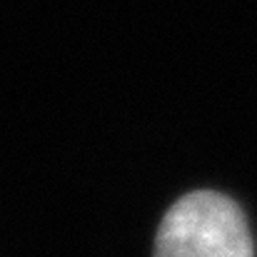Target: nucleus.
<instances>
[{
    "label": "nucleus",
    "mask_w": 257,
    "mask_h": 257,
    "mask_svg": "<svg viewBox=\"0 0 257 257\" xmlns=\"http://www.w3.org/2000/svg\"><path fill=\"white\" fill-rule=\"evenodd\" d=\"M155 257H255L247 220L227 195L195 190L165 212Z\"/></svg>",
    "instance_id": "1"
}]
</instances>
